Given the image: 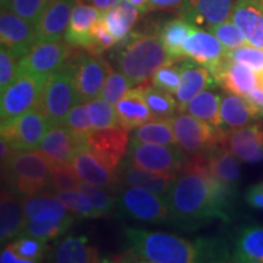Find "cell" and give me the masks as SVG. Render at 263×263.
<instances>
[{"label": "cell", "instance_id": "1", "mask_svg": "<svg viewBox=\"0 0 263 263\" xmlns=\"http://www.w3.org/2000/svg\"><path fill=\"white\" fill-rule=\"evenodd\" d=\"M233 193L210 172L206 154H197L186 161L164 199L170 207V219L193 229L213 218L229 221Z\"/></svg>", "mask_w": 263, "mask_h": 263}, {"label": "cell", "instance_id": "2", "mask_svg": "<svg viewBox=\"0 0 263 263\" xmlns=\"http://www.w3.org/2000/svg\"><path fill=\"white\" fill-rule=\"evenodd\" d=\"M128 250L115 261L141 263H193L224 261L229 255L215 239H183L168 233L124 228Z\"/></svg>", "mask_w": 263, "mask_h": 263}, {"label": "cell", "instance_id": "3", "mask_svg": "<svg viewBox=\"0 0 263 263\" xmlns=\"http://www.w3.org/2000/svg\"><path fill=\"white\" fill-rule=\"evenodd\" d=\"M117 51L116 65L126 76L132 85L144 84L155 72L170 62V58L162 42L156 34H129Z\"/></svg>", "mask_w": 263, "mask_h": 263}, {"label": "cell", "instance_id": "4", "mask_svg": "<svg viewBox=\"0 0 263 263\" xmlns=\"http://www.w3.org/2000/svg\"><path fill=\"white\" fill-rule=\"evenodd\" d=\"M2 170L9 189L24 199L51 189V161L41 150H14Z\"/></svg>", "mask_w": 263, "mask_h": 263}, {"label": "cell", "instance_id": "5", "mask_svg": "<svg viewBox=\"0 0 263 263\" xmlns=\"http://www.w3.org/2000/svg\"><path fill=\"white\" fill-rule=\"evenodd\" d=\"M80 103L74 84V68L70 59L60 70L49 76L37 106L51 126L64 123L66 116Z\"/></svg>", "mask_w": 263, "mask_h": 263}, {"label": "cell", "instance_id": "6", "mask_svg": "<svg viewBox=\"0 0 263 263\" xmlns=\"http://www.w3.org/2000/svg\"><path fill=\"white\" fill-rule=\"evenodd\" d=\"M124 161L151 172L178 176L186 157L176 145L130 141Z\"/></svg>", "mask_w": 263, "mask_h": 263}, {"label": "cell", "instance_id": "7", "mask_svg": "<svg viewBox=\"0 0 263 263\" xmlns=\"http://www.w3.org/2000/svg\"><path fill=\"white\" fill-rule=\"evenodd\" d=\"M116 209L122 216L141 222L161 223L171 218L166 199L139 186H126L116 199Z\"/></svg>", "mask_w": 263, "mask_h": 263}, {"label": "cell", "instance_id": "8", "mask_svg": "<svg viewBox=\"0 0 263 263\" xmlns=\"http://www.w3.org/2000/svg\"><path fill=\"white\" fill-rule=\"evenodd\" d=\"M172 126L179 146L190 155L205 154L221 141V128L213 127L189 112L178 111L172 118Z\"/></svg>", "mask_w": 263, "mask_h": 263}, {"label": "cell", "instance_id": "9", "mask_svg": "<svg viewBox=\"0 0 263 263\" xmlns=\"http://www.w3.org/2000/svg\"><path fill=\"white\" fill-rule=\"evenodd\" d=\"M45 81L47 78L34 76H17L14 82L2 91V123L9 122L37 106Z\"/></svg>", "mask_w": 263, "mask_h": 263}, {"label": "cell", "instance_id": "10", "mask_svg": "<svg viewBox=\"0 0 263 263\" xmlns=\"http://www.w3.org/2000/svg\"><path fill=\"white\" fill-rule=\"evenodd\" d=\"M71 57L68 44L60 41L42 42L29 50L17 62V76H34L48 78L58 72Z\"/></svg>", "mask_w": 263, "mask_h": 263}, {"label": "cell", "instance_id": "11", "mask_svg": "<svg viewBox=\"0 0 263 263\" xmlns=\"http://www.w3.org/2000/svg\"><path fill=\"white\" fill-rule=\"evenodd\" d=\"M50 126L41 108L35 106L21 116L2 123V138L15 150L38 149Z\"/></svg>", "mask_w": 263, "mask_h": 263}, {"label": "cell", "instance_id": "12", "mask_svg": "<svg viewBox=\"0 0 263 263\" xmlns=\"http://www.w3.org/2000/svg\"><path fill=\"white\" fill-rule=\"evenodd\" d=\"M74 68V84L78 99L89 101L100 97L105 81L112 71L110 64L93 52H80L73 59L70 57Z\"/></svg>", "mask_w": 263, "mask_h": 263}, {"label": "cell", "instance_id": "13", "mask_svg": "<svg viewBox=\"0 0 263 263\" xmlns=\"http://www.w3.org/2000/svg\"><path fill=\"white\" fill-rule=\"evenodd\" d=\"M219 145L227 147L242 162H259L263 160V122L222 129Z\"/></svg>", "mask_w": 263, "mask_h": 263}, {"label": "cell", "instance_id": "14", "mask_svg": "<svg viewBox=\"0 0 263 263\" xmlns=\"http://www.w3.org/2000/svg\"><path fill=\"white\" fill-rule=\"evenodd\" d=\"M0 41L3 47L10 49L21 59L38 43L37 26L8 9H2Z\"/></svg>", "mask_w": 263, "mask_h": 263}, {"label": "cell", "instance_id": "15", "mask_svg": "<svg viewBox=\"0 0 263 263\" xmlns=\"http://www.w3.org/2000/svg\"><path fill=\"white\" fill-rule=\"evenodd\" d=\"M87 144L98 159L111 170L118 171V164L126 155L129 144L128 130L120 126L95 129L88 137Z\"/></svg>", "mask_w": 263, "mask_h": 263}, {"label": "cell", "instance_id": "16", "mask_svg": "<svg viewBox=\"0 0 263 263\" xmlns=\"http://www.w3.org/2000/svg\"><path fill=\"white\" fill-rule=\"evenodd\" d=\"M183 51L186 58L205 66L212 76L224 61L227 54L226 48L216 35L197 27L184 42Z\"/></svg>", "mask_w": 263, "mask_h": 263}, {"label": "cell", "instance_id": "17", "mask_svg": "<svg viewBox=\"0 0 263 263\" xmlns=\"http://www.w3.org/2000/svg\"><path fill=\"white\" fill-rule=\"evenodd\" d=\"M65 124H54L44 134L38 149L54 163H72L76 155L87 147Z\"/></svg>", "mask_w": 263, "mask_h": 263}, {"label": "cell", "instance_id": "18", "mask_svg": "<svg viewBox=\"0 0 263 263\" xmlns=\"http://www.w3.org/2000/svg\"><path fill=\"white\" fill-rule=\"evenodd\" d=\"M234 4V0H185L180 14L194 26L210 28L229 20Z\"/></svg>", "mask_w": 263, "mask_h": 263}, {"label": "cell", "instance_id": "19", "mask_svg": "<svg viewBox=\"0 0 263 263\" xmlns=\"http://www.w3.org/2000/svg\"><path fill=\"white\" fill-rule=\"evenodd\" d=\"M230 20L245 35L249 44L263 49V3L236 0Z\"/></svg>", "mask_w": 263, "mask_h": 263}, {"label": "cell", "instance_id": "20", "mask_svg": "<svg viewBox=\"0 0 263 263\" xmlns=\"http://www.w3.org/2000/svg\"><path fill=\"white\" fill-rule=\"evenodd\" d=\"M180 64H182V74H180L179 87L174 95L177 98L179 111H185L186 105L195 95L216 85L217 82L205 66L197 64L192 59L184 60Z\"/></svg>", "mask_w": 263, "mask_h": 263}, {"label": "cell", "instance_id": "21", "mask_svg": "<svg viewBox=\"0 0 263 263\" xmlns=\"http://www.w3.org/2000/svg\"><path fill=\"white\" fill-rule=\"evenodd\" d=\"M72 164L80 178L85 183L112 190L121 182L120 173L107 167L88 146L76 155Z\"/></svg>", "mask_w": 263, "mask_h": 263}, {"label": "cell", "instance_id": "22", "mask_svg": "<svg viewBox=\"0 0 263 263\" xmlns=\"http://www.w3.org/2000/svg\"><path fill=\"white\" fill-rule=\"evenodd\" d=\"M76 0H50L37 25L38 43L60 41L67 31Z\"/></svg>", "mask_w": 263, "mask_h": 263}, {"label": "cell", "instance_id": "23", "mask_svg": "<svg viewBox=\"0 0 263 263\" xmlns=\"http://www.w3.org/2000/svg\"><path fill=\"white\" fill-rule=\"evenodd\" d=\"M213 77L223 89L236 95L245 97L252 89L258 87V76L251 67L230 60L226 57Z\"/></svg>", "mask_w": 263, "mask_h": 263}, {"label": "cell", "instance_id": "24", "mask_svg": "<svg viewBox=\"0 0 263 263\" xmlns=\"http://www.w3.org/2000/svg\"><path fill=\"white\" fill-rule=\"evenodd\" d=\"M24 197L3 189L0 196V241L4 242L15 240L24 233L26 217L24 211Z\"/></svg>", "mask_w": 263, "mask_h": 263}, {"label": "cell", "instance_id": "25", "mask_svg": "<svg viewBox=\"0 0 263 263\" xmlns=\"http://www.w3.org/2000/svg\"><path fill=\"white\" fill-rule=\"evenodd\" d=\"M104 11L78 2L72 9V14L67 31L65 33L66 42L73 47L89 50L91 47V28L101 17Z\"/></svg>", "mask_w": 263, "mask_h": 263}, {"label": "cell", "instance_id": "26", "mask_svg": "<svg viewBox=\"0 0 263 263\" xmlns=\"http://www.w3.org/2000/svg\"><path fill=\"white\" fill-rule=\"evenodd\" d=\"M143 89V84L134 89H129L118 103L115 104L118 126L128 132L153 120Z\"/></svg>", "mask_w": 263, "mask_h": 263}, {"label": "cell", "instance_id": "27", "mask_svg": "<svg viewBox=\"0 0 263 263\" xmlns=\"http://www.w3.org/2000/svg\"><path fill=\"white\" fill-rule=\"evenodd\" d=\"M120 179L126 186H139L160 196H166L177 176L151 172L124 161L121 167Z\"/></svg>", "mask_w": 263, "mask_h": 263}, {"label": "cell", "instance_id": "28", "mask_svg": "<svg viewBox=\"0 0 263 263\" xmlns=\"http://www.w3.org/2000/svg\"><path fill=\"white\" fill-rule=\"evenodd\" d=\"M48 261L57 263L101 262L99 251L84 236H68L59 241L48 255Z\"/></svg>", "mask_w": 263, "mask_h": 263}, {"label": "cell", "instance_id": "29", "mask_svg": "<svg viewBox=\"0 0 263 263\" xmlns=\"http://www.w3.org/2000/svg\"><path fill=\"white\" fill-rule=\"evenodd\" d=\"M205 154L207 166L212 176L232 192H235L241 176L238 157L222 145H217Z\"/></svg>", "mask_w": 263, "mask_h": 263}, {"label": "cell", "instance_id": "30", "mask_svg": "<svg viewBox=\"0 0 263 263\" xmlns=\"http://www.w3.org/2000/svg\"><path fill=\"white\" fill-rule=\"evenodd\" d=\"M26 221H58L71 216L57 194H42L24 199Z\"/></svg>", "mask_w": 263, "mask_h": 263}, {"label": "cell", "instance_id": "31", "mask_svg": "<svg viewBox=\"0 0 263 263\" xmlns=\"http://www.w3.org/2000/svg\"><path fill=\"white\" fill-rule=\"evenodd\" d=\"M139 10L129 0H120L116 5L104 11L103 20L108 33L118 42H123L139 16Z\"/></svg>", "mask_w": 263, "mask_h": 263}, {"label": "cell", "instance_id": "32", "mask_svg": "<svg viewBox=\"0 0 263 263\" xmlns=\"http://www.w3.org/2000/svg\"><path fill=\"white\" fill-rule=\"evenodd\" d=\"M221 117L223 124L229 129L244 127L259 118L255 108L244 97L233 93L222 97Z\"/></svg>", "mask_w": 263, "mask_h": 263}, {"label": "cell", "instance_id": "33", "mask_svg": "<svg viewBox=\"0 0 263 263\" xmlns=\"http://www.w3.org/2000/svg\"><path fill=\"white\" fill-rule=\"evenodd\" d=\"M195 29L196 26L192 25L183 17L172 20L162 26L159 32V37L172 60L180 61L185 58L183 44Z\"/></svg>", "mask_w": 263, "mask_h": 263}, {"label": "cell", "instance_id": "34", "mask_svg": "<svg viewBox=\"0 0 263 263\" xmlns=\"http://www.w3.org/2000/svg\"><path fill=\"white\" fill-rule=\"evenodd\" d=\"M233 261L263 263V227L250 226L241 230L236 239Z\"/></svg>", "mask_w": 263, "mask_h": 263}, {"label": "cell", "instance_id": "35", "mask_svg": "<svg viewBox=\"0 0 263 263\" xmlns=\"http://www.w3.org/2000/svg\"><path fill=\"white\" fill-rule=\"evenodd\" d=\"M221 95L210 90H203L189 101L185 111L213 127L221 128L223 124L221 117Z\"/></svg>", "mask_w": 263, "mask_h": 263}, {"label": "cell", "instance_id": "36", "mask_svg": "<svg viewBox=\"0 0 263 263\" xmlns=\"http://www.w3.org/2000/svg\"><path fill=\"white\" fill-rule=\"evenodd\" d=\"M132 141L136 143L164 144V145H177L172 121L151 120L137 127L132 136Z\"/></svg>", "mask_w": 263, "mask_h": 263}, {"label": "cell", "instance_id": "37", "mask_svg": "<svg viewBox=\"0 0 263 263\" xmlns=\"http://www.w3.org/2000/svg\"><path fill=\"white\" fill-rule=\"evenodd\" d=\"M143 85V93L147 106L150 108L153 120L172 121V118L178 114L177 110H179L178 103L174 100L172 94L159 88L147 87L145 84Z\"/></svg>", "mask_w": 263, "mask_h": 263}, {"label": "cell", "instance_id": "38", "mask_svg": "<svg viewBox=\"0 0 263 263\" xmlns=\"http://www.w3.org/2000/svg\"><path fill=\"white\" fill-rule=\"evenodd\" d=\"M74 217L68 216L58 221H26L22 234H27L43 241L59 239L73 224Z\"/></svg>", "mask_w": 263, "mask_h": 263}, {"label": "cell", "instance_id": "39", "mask_svg": "<svg viewBox=\"0 0 263 263\" xmlns=\"http://www.w3.org/2000/svg\"><path fill=\"white\" fill-rule=\"evenodd\" d=\"M62 124H65L81 141L87 143L88 137L94 130L88 103L85 104V101H81L76 104L66 116Z\"/></svg>", "mask_w": 263, "mask_h": 263}, {"label": "cell", "instance_id": "40", "mask_svg": "<svg viewBox=\"0 0 263 263\" xmlns=\"http://www.w3.org/2000/svg\"><path fill=\"white\" fill-rule=\"evenodd\" d=\"M10 245L15 250L16 254L27 263L41 262L48 250L47 241H43L41 239L27 234L17 236L15 240H12V242H10Z\"/></svg>", "mask_w": 263, "mask_h": 263}, {"label": "cell", "instance_id": "41", "mask_svg": "<svg viewBox=\"0 0 263 263\" xmlns=\"http://www.w3.org/2000/svg\"><path fill=\"white\" fill-rule=\"evenodd\" d=\"M89 114L94 130L103 128L118 126L117 114L115 105L108 103L104 98L98 97L88 101Z\"/></svg>", "mask_w": 263, "mask_h": 263}, {"label": "cell", "instance_id": "42", "mask_svg": "<svg viewBox=\"0 0 263 263\" xmlns=\"http://www.w3.org/2000/svg\"><path fill=\"white\" fill-rule=\"evenodd\" d=\"M81 180L72 163L51 162V189L55 192L80 190Z\"/></svg>", "mask_w": 263, "mask_h": 263}, {"label": "cell", "instance_id": "43", "mask_svg": "<svg viewBox=\"0 0 263 263\" xmlns=\"http://www.w3.org/2000/svg\"><path fill=\"white\" fill-rule=\"evenodd\" d=\"M57 195L73 215L81 218H98L99 217L95 207L81 190L57 192Z\"/></svg>", "mask_w": 263, "mask_h": 263}, {"label": "cell", "instance_id": "44", "mask_svg": "<svg viewBox=\"0 0 263 263\" xmlns=\"http://www.w3.org/2000/svg\"><path fill=\"white\" fill-rule=\"evenodd\" d=\"M50 0H6L2 9H8L37 26Z\"/></svg>", "mask_w": 263, "mask_h": 263}, {"label": "cell", "instance_id": "45", "mask_svg": "<svg viewBox=\"0 0 263 263\" xmlns=\"http://www.w3.org/2000/svg\"><path fill=\"white\" fill-rule=\"evenodd\" d=\"M180 74H182V64L179 61L170 62L160 67L151 77L153 87L162 89L167 93L176 94L179 87Z\"/></svg>", "mask_w": 263, "mask_h": 263}, {"label": "cell", "instance_id": "46", "mask_svg": "<svg viewBox=\"0 0 263 263\" xmlns=\"http://www.w3.org/2000/svg\"><path fill=\"white\" fill-rule=\"evenodd\" d=\"M80 190L89 199L91 205L97 210L99 217L107 216L116 207V200L107 193L106 188L82 182Z\"/></svg>", "mask_w": 263, "mask_h": 263}, {"label": "cell", "instance_id": "47", "mask_svg": "<svg viewBox=\"0 0 263 263\" xmlns=\"http://www.w3.org/2000/svg\"><path fill=\"white\" fill-rule=\"evenodd\" d=\"M209 31L213 35H216L217 39L222 43L227 51L249 44L245 35L242 34L241 31L236 27V25L230 18L221 25L212 26V27L209 28Z\"/></svg>", "mask_w": 263, "mask_h": 263}, {"label": "cell", "instance_id": "48", "mask_svg": "<svg viewBox=\"0 0 263 263\" xmlns=\"http://www.w3.org/2000/svg\"><path fill=\"white\" fill-rule=\"evenodd\" d=\"M129 87H132V84L126 76L122 72H116L112 70L108 73L106 81H105L100 97L107 100L108 103L115 105L128 93Z\"/></svg>", "mask_w": 263, "mask_h": 263}, {"label": "cell", "instance_id": "49", "mask_svg": "<svg viewBox=\"0 0 263 263\" xmlns=\"http://www.w3.org/2000/svg\"><path fill=\"white\" fill-rule=\"evenodd\" d=\"M226 57L240 64L251 67L256 73L263 72V49L254 47L251 44H245L242 47L232 49L227 51Z\"/></svg>", "mask_w": 263, "mask_h": 263}, {"label": "cell", "instance_id": "50", "mask_svg": "<svg viewBox=\"0 0 263 263\" xmlns=\"http://www.w3.org/2000/svg\"><path fill=\"white\" fill-rule=\"evenodd\" d=\"M17 57L10 49L3 47L0 49V89L4 91L17 77Z\"/></svg>", "mask_w": 263, "mask_h": 263}, {"label": "cell", "instance_id": "51", "mask_svg": "<svg viewBox=\"0 0 263 263\" xmlns=\"http://www.w3.org/2000/svg\"><path fill=\"white\" fill-rule=\"evenodd\" d=\"M116 43L117 42L112 38V35L108 33L106 26L104 24L103 15H101V17L95 22L93 28H91V47L88 51L100 55L101 52L112 48Z\"/></svg>", "mask_w": 263, "mask_h": 263}, {"label": "cell", "instance_id": "52", "mask_svg": "<svg viewBox=\"0 0 263 263\" xmlns=\"http://www.w3.org/2000/svg\"><path fill=\"white\" fill-rule=\"evenodd\" d=\"M244 98L252 105V107L255 108L256 112L258 114L259 118H263V89L262 88L256 87L255 89H252L249 94H246Z\"/></svg>", "mask_w": 263, "mask_h": 263}, {"label": "cell", "instance_id": "53", "mask_svg": "<svg viewBox=\"0 0 263 263\" xmlns=\"http://www.w3.org/2000/svg\"><path fill=\"white\" fill-rule=\"evenodd\" d=\"M185 0H149L151 10H176L180 11Z\"/></svg>", "mask_w": 263, "mask_h": 263}, {"label": "cell", "instance_id": "54", "mask_svg": "<svg viewBox=\"0 0 263 263\" xmlns=\"http://www.w3.org/2000/svg\"><path fill=\"white\" fill-rule=\"evenodd\" d=\"M246 201L252 209L263 210V193L255 185L251 186L246 193Z\"/></svg>", "mask_w": 263, "mask_h": 263}, {"label": "cell", "instance_id": "55", "mask_svg": "<svg viewBox=\"0 0 263 263\" xmlns=\"http://www.w3.org/2000/svg\"><path fill=\"white\" fill-rule=\"evenodd\" d=\"M0 262L2 263H27L24 258H21L16 254L15 250L11 248V245L8 244L6 248L2 251L0 255Z\"/></svg>", "mask_w": 263, "mask_h": 263}, {"label": "cell", "instance_id": "56", "mask_svg": "<svg viewBox=\"0 0 263 263\" xmlns=\"http://www.w3.org/2000/svg\"><path fill=\"white\" fill-rule=\"evenodd\" d=\"M14 150V147L10 145L4 138H2V141H0V160H2V164L9 160V157L12 155Z\"/></svg>", "mask_w": 263, "mask_h": 263}, {"label": "cell", "instance_id": "57", "mask_svg": "<svg viewBox=\"0 0 263 263\" xmlns=\"http://www.w3.org/2000/svg\"><path fill=\"white\" fill-rule=\"evenodd\" d=\"M89 2L91 3V5H94L95 8L101 10V11H106V10L116 5L120 0H89Z\"/></svg>", "mask_w": 263, "mask_h": 263}, {"label": "cell", "instance_id": "58", "mask_svg": "<svg viewBox=\"0 0 263 263\" xmlns=\"http://www.w3.org/2000/svg\"><path fill=\"white\" fill-rule=\"evenodd\" d=\"M129 2L133 5L137 6L138 10H139L140 12H147L151 10L149 0H129Z\"/></svg>", "mask_w": 263, "mask_h": 263}, {"label": "cell", "instance_id": "59", "mask_svg": "<svg viewBox=\"0 0 263 263\" xmlns=\"http://www.w3.org/2000/svg\"><path fill=\"white\" fill-rule=\"evenodd\" d=\"M256 188H257V189H259V190H261V192L263 193V180H262V182L261 183H258V184H256Z\"/></svg>", "mask_w": 263, "mask_h": 263}, {"label": "cell", "instance_id": "60", "mask_svg": "<svg viewBox=\"0 0 263 263\" xmlns=\"http://www.w3.org/2000/svg\"><path fill=\"white\" fill-rule=\"evenodd\" d=\"M261 2H262V3H263V0H261Z\"/></svg>", "mask_w": 263, "mask_h": 263}]
</instances>
